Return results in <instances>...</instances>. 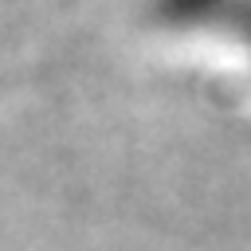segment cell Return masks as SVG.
Listing matches in <instances>:
<instances>
[{"label":"cell","mask_w":251,"mask_h":251,"mask_svg":"<svg viewBox=\"0 0 251 251\" xmlns=\"http://www.w3.org/2000/svg\"><path fill=\"white\" fill-rule=\"evenodd\" d=\"M157 16L173 27L231 31L251 47V0H153Z\"/></svg>","instance_id":"cell-1"}]
</instances>
